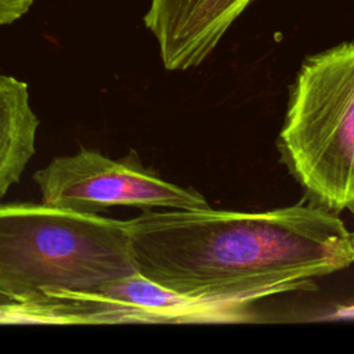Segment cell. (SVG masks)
<instances>
[{
    "label": "cell",
    "mask_w": 354,
    "mask_h": 354,
    "mask_svg": "<svg viewBox=\"0 0 354 354\" xmlns=\"http://www.w3.org/2000/svg\"><path fill=\"white\" fill-rule=\"evenodd\" d=\"M75 324H243L257 319L253 303L188 296L136 272L91 292H61Z\"/></svg>",
    "instance_id": "obj_5"
},
{
    "label": "cell",
    "mask_w": 354,
    "mask_h": 354,
    "mask_svg": "<svg viewBox=\"0 0 354 354\" xmlns=\"http://www.w3.org/2000/svg\"><path fill=\"white\" fill-rule=\"evenodd\" d=\"M48 206L86 214H100L112 206L148 209H202L206 198L173 184L145 167L136 152L111 159L82 147L72 155L55 156L33 174Z\"/></svg>",
    "instance_id": "obj_4"
},
{
    "label": "cell",
    "mask_w": 354,
    "mask_h": 354,
    "mask_svg": "<svg viewBox=\"0 0 354 354\" xmlns=\"http://www.w3.org/2000/svg\"><path fill=\"white\" fill-rule=\"evenodd\" d=\"M277 147L308 201L354 209V41L304 59Z\"/></svg>",
    "instance_id": "obj_3"
},
{
    "label": "cell",
    "mask_w": 354,
    "mask_h": 354,
    "mask_svg": "<svg viewBox=\"0 0 354 354\" xmlns=\"http://www.w3.org/2000/svg\"><path fill=\"white\" fill-rule=\"evenodd\" d=\"M252 0H151L144 17L163 66L187 71L201 65Z\"/></svg>",
    "instance_id": "obj_6"
},
{
    "label": "cell",
    "mask_w": 354,
    "mask_h": 354,
    "mask_svg": "<svg viewBox=\"0 0 354 354\" xmlns=\"http://www.w3.org/2000/svg\"><path fill=\"white\" fill-rule=\"evenodd\" d=\"M351 212H353V214H354V209H353ZM350 238H351V245H353V248H354V230H353V232H350Z\"/></svg>",
    "instance_id": "obj_10"
},
{
    "label": "cell",
    "mask_w": 354,
    "mask_h": 354,
    "mask_svg": "<svg viewBox=\"0 0 354 354\" xmlns=\"http://www.w3.org/2000/svg\"><path fill=\"white\" fill-rule=\"evenodd\" d=\"M137 272L124 223L41 203L0 205V292H91Z\"/></svg>",
    "instance_id": "obj_2"
},
{
    "label": "cell",
    "mask_w": 354,
    "mask_h": 354,
    "mask_svg": "<svg viewBox=\"0 0 354 354\" xmlns=\"http://www.w3.org/2000/svg\"><path fill=\"white\" fill-rule=\"evenodd\" d=\"M35 0H0V28L10 25L28 12Z\"/></svg>",
    "instance_id": "obj_9"
},
{
    "label": "cell",
    "mask_w": 354,
    "mask_h": 354,
    "mask_svg": "<svg viewBox=\"0 0 354 354\" xmlns=\"http://www.w3.org/2000/svg\"><path fill=\"white\" fill-rule=\"evenodd\" d=\"M0 324H69L65 306L54 297L17 300L0 292Z\"/></svg>",
    "instance_id": "obj_8"
},
{
    "label": "cell",
    "mask_w": 354,
    "mask_h": 354,
    "mask_svg": "<svg viewBox=\"0 0 354 354\" xmlns=\"http://www.w3.org/2000/svg\"><path fill=\"white\" fill-rule=\"evenodd\" d=\"M37 127L28 84L0 73V199L21 180L35 155Z\"/></svg>",
    "instance_id": "obj_7"
},
{
    "label": "cell",
    "mask_w": 354,
    "mask_h": 354,
    "mask_svg": "<svg viewBox=\"0 0 354 354\" xmlns=\"http://www.w3.org/2000/svg\"><path fill=\"white\" fill-rule=\"evenodd\" d=\"M123 223L137 272L195 297L254 303L354 264L343 220L311 201L260 212L148 209Z\"/></svg>",
    "instance_id": "obj_1"
}]
</instances>
